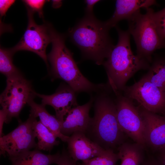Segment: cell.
I'll return each mask as SVG.
<instances>
[{
    "mask_svg": "<svg viewBox=\"0 0 165 165\" xmlns=\"http://www.w3.org/2000/svg\"><path fill=\"white\" fill-rule=\"evenodd\" d=\"M96 93L93 96L94 115L85 134L105 150L115 152L127 136L118 123L115 95L107 83Z\"/></svg>",
    "mask_w": 165,
    "mask_h": 165,
    "instance_id": "1",
    "label": "cell"
},
{
    "mask_svg": "<svg viewBox=\"0 0 165 165\" xmlns=\"http://www.w3.org/2000/svg\"><path fill=\"white\" fill-rule=\"evenodd\" d=\"M110 29L95 17L85 16L69 29L71 41L80 50L82 57L102 65L114 45L109 34Z\"/></svg>",
    "mask_w": 165,
    "mask_h": 165,
    "instance_id": "2",
    "label": "cell"
},
{
    "mask_svg": "<svg viewBox=\"0 0 165 165\" xmlns=\"http://www.w3.org/2000/svg\"><path fill=\"white\" fill-rule=\"evenodd\" d=\"M115 27L118 35L117 43L102 65L106 72L108 83L112 90L122 92L131 77L139 70H148L151 64L134 54L128 30H123L117 25Z\"/></svg>",
    "mask_w": 165,
    "mask_h": 165,
    "instance_id": "3",
    "label": "cell"
},
{
    "mask_svg": "<svg viewBox=\"0 0 165 165\" xmlns=\"http://www.w3.org/2000/svg\"><path fill=\"white\" fill-rule=\"evenodd\" d=\"M50 27L52 48L47 58L54 78L64 81L76 93H91L100 90L104 84H94L82 75L74 59L73 53L66 46V35L58 32L51 24Z\"/></svg>",
    "mask_w": 165,
    "mask_h": 165,
    "instance_id": "4",
    "label": "cell"
},
{
    "mask_svg": "<svg viewBox=\"0 0 165 165\" xmlns=\"http://www.w3.org/2000/svg\"><path fill=\"white\" fill-rule=\"evenodd\" d=\"M146 9L145 13L141 14L139 10L127 20L128 30L136 44L137 55L151 64L154 52L165 48V40L160 38L156 31L153 10L150 8Z\"/></svg>",
    "mask_w": 165,
    "mask_h": 165,
    "instance_id": "5",
    "label": "cell"
},
{
    "mask_svg": "<svg viewBox=\"0 0 165 165\" xmlns=\"http://www.w3.org/2000/svg\"><path fill=\"white\" fill-rule=\"evenodd\" d=\"M119 125L125 134L135 143L146 146L144 122L139 108L134 101L125 96L122 92L113 91Z\"/></svg>",
    "mask_w": 165,
    "mask_h": 165,
    "instance_id": "6",
    "label": "cell"
},
{
    "mask_svg": "<svg viewBox=\"0 0 165 165\" xmlns=\"http://www.w3.org/2000/svg\"><path fill=\"white\" fill-rule=\"evenodd\" d=\"M30 82L22 75L7 78L6 86L0 96L2 110L6 116L5 123L17 117L26 104L35 96Z\"/></svg>",
    "mask_w": 165,
    "mask_h": 165,
    "instance_id": "7",
    "label": "cell"
},
{
    "mask_svg": "<svg viewBox=\"0 0 165 165\" xmlns=\"http://www.w3.org/2000/svg\"><path fill=\"white\" fill-rule=\"evenodd\" d=\"M36 118L30 114L25 121H19L15 129L0 137L1 155H6L10 160L36 148L37 143L33 125Z\"/></svg>",
    "mask_w": 165,
    "mask_h": 165,
    "instance_id": "8",
    "label": "cell"
},
{
    "mask_svg": "<svg viewBox=\"0 0 165 165\" xmlns=\"http://www.w3.org/2000/svg\"><path fill=\"white\" fill-rule=\"evenodd\" d=\"M28 23L25 32L19 42L11 49L14 53L20 50L33 52L37 54L49 66L46 48L51 42L50 28L51 24L45 23L37 24L35 21L33 15L35 13L27 7Z\"/></svg>",
    "mask_w": 165,
    "mask_h": 165,
    "instance_id": "9",
    "label": "cell"
},
{
    "mask_svg": "<svg viewBox=\"0 0 165 165\" xmlns=\"http://www.w3.org/2000/svg\"><path fill=\"white\" fill-rule=\"evenodd\" d=\"M122 92L127 97L137 102L144 109L157 114H164L165 92L144 75L132 85L126 86Z\"/></svg>",
    "mask_w": 165,
    "mask_h": 165,
    "instance_id": "10",
    "label": "cell"
},
{
    "mask_svg": "<svg viewBox=\"0 0 165 165\" xmlns=\"http://www.w3.org/2000/svg\"><path fill=\"white\" fill-rule=\"evenodd\" d=\"M76 93L69 85L62 84L56 92L50 95L34 94L42 99V104L52 106L54 109L56 116L61 122L64 116L72 108L78 105L76 100Z\"/></svg>",
    "mask_w": 165,
    "mask_h": 165,
    "instance_id": "11",
    "label": "cell"
},
{
    "mask_svg": "<svg viewBox=\"0 0 165 165\" xmlns=\"http://www.w3.org/2000/svg\"><path fill=\"white\" fill-rule=\"evenodd\" d=\"M139 108L145 123L146 146L156 151L165 147V117Z\"/></svg>",
    "mask_w": 165,
    "mask_h": 165,
    "instance_id": "12",
    "label": "cell"
},
{
    "mask_svg": "<svg viewBox=\"0 0 165 165\" xmlns=\"http://www.w3.org/2000/svg\"><path fill=\"white\" fill-rule=\"evenodd\" d=\"M93 101L92 96L87 103L72 108L66 114L61 122V131L62 134L69 137L77 131L85 134L91 120L89 113Z\"/></svg>",
    "mask_w": 165,
    "mask_h": 165,
    "instance_id": "13",
    "label": "cell"
},
{
    "mask_svg": "<svg viewBox=\"0 0 165 165\" xmlns=\"http://www.w3.org/2000/svg\"><path fill=\"white\" fill-rule=\"evenodd\" d=\"M67 142L70 156L76 161L90 159L103 154L107 151L80 131L74 133L69 136Z\"/></svg>",
    "mask_w": 165,
    "mask_h": 165,
    "instance_id": "14",
    "label": "cell"
},
{
    "mask_svg": "<svg viewBox=\"0 0 165 165\" xmlns=\"http://www.w3.org/2000/svg\"><path fill=\"white\" fill-rule=\"evenodd\" d=\"M157 3L154 0H117L116 1V9L112 16L104 22L110 29L115 27L118 22L123 20H127L140 9H145Z\"/></svg>",
    "mask_w": 165,
    "mask_h": 165,
    "instance_id": "15",
    "label": "cell"
},
{
    "mask_svg": "<svg viewBox=\"0 0 165 165\" xmlns=\"http://www.w3.org/2000/svg\"><path fill=\"white\" fill-rule=\"evenodd\" d=\"M34 98H31L28 103L30 107V114L35 118L39 117L40 121L57 138L63 141L67 142L69 137L62 134L61 131V122L56 116L50 114L46 110L45 106L39 104L34 101Z\"/></svg>",
    "mask_w": 165,
    "mask_h": 165,
    "instance_id": "16",
    "label": "cell"
},
{
    "mask_svg": "<svg viewBox=\"0 0 165 165\" xmlns=\"http://www.w3.org/2000/svg\"><path fill=\"white\" fill-rule=\"evenodd\" d=\"M144 149L136 143L122 144L117 149L120 165H141L145 159Z\"/></svg>",
    "mask_w": 165,
    "mask_h": 165,
    "instance_id": "17",
    "label": "cell"
},
{
    "mask_svg": "<svg viewBox=\"0 0 165 165\" xmlns=\"http://www.w3.org/2000/svg\"><path fill=\"white\" fill-rule=\"evenodd\" d=\"M33 128L38 139L36 149L50 152L54 146L59 144L57 137L40 120L38 121L36 119L34 120Z\"/></svg>",
    "mask_w": 165,
    "mask_h": 165,
    "instance_id": "18",
    "label": "cell"
},
{
    "mask_svg": "<svg viewBox=\"0 0 165 165\" xmlns=\"http://www.w3.org/2000/svg\"><path fill=\"white\" fill-rule=\"evenodd\" d=\"M144 76L165 92V55H156Z\"/></svg>",
    "mask_w": 165,
    "mask_h": 165,
    "instance_id": "19",
    "label": "cell"
},
{
    "mask_svg": "<svg viewBox=\"0 0 165 165\" xmlns=\"http://www.w3.org/2000/svg\"><path fill=\"white\" fill-rule=\"evenodd\" d=\"M14 53L11 49L0 47V72L7 78L22 75L13 63Z\"/></svg>",
    "mask_w": 165,
    "mask_h": 165,
    "instance_id": "20",
    "label": "cell"
},
{
    "mask_svg": "<svg viewBox=\"0 0 165 165\" xmlns=\"http://www.w3.org/2000/svg\"><path fill=\"white\" fill-rule=\"evenodd\" d=\"M119 160L118 154L112 150H108L103 154L82 161L80 165H116Z\"/></svg>",
    "mask_w": 165,
    "mask_h": 165,
    "instance_id": "21",
    "label": "cell"
},
{
    "mask_svg": "<svg viewBox=\"0 0 165 165\" xmlns=\"http://www.w3.org/2000/svg\"><path fill=\"white\" fill-rule=\"evenodd\" d=\"M10 160L12 165H38V156L35 150H30Z\"/></svg>",
    "mask_w": 165,
    "mask_h": 165,
    "instance_id": "22",
    "label": "cell"
},
{
    "mask_svg": "<svg viewBox=\"0 0 165 165\" xmlns=\"http://www.w3.org/2000/svg\"><path fill=\"white\" fill-rule=\"evenodd\" d=\"M153 18L159 35L165 40V7L160 10L154 12Z\"/></svg>",
    "mask_w": 165,
    "mask_h": 165,
    "instance_id": "23",
    "label": "cell"
},
{
    "mask_svg": "<svg viewBox=\"0 0 165 165\" xmlns=\"http://www.w3.org/2000/svg\"><path fill=\"white\" fill-rule=\"evenodd\" d=\"M27 7L34 12H37L41 18H43V8L47 1L45 0H25L23 1Z\"/></svg>",
    "mask_w": 165,
    "mask_h": 165,
    "instance_id": "24",
    "label": "cell"
},
{
    "mask_svg": "<svg viewBox=\"0 0 165 165\" xmlns=\"http://www.w3.org/2000/svg\"><path fill=\"white\" fill-rule=\"evenodd\" d=\"M58 165H80L77 161L72 159L70 156L68 152L64 149L61 153V156Z\"/></svg>",
    "mask_w": 165,
    "mask_h": 165,
    "instance_id": "25",
    "label": "cell"
},
{
    "mask_svg": "<svg viewBox=\"0 0 165 165\" xmlns=\"http://www.w3.org/2000/svg\"><path fill=\"white\" fill-rule=\"evenodd\" d=\"M15 0H0V14L1 17L6 15L9 8L15 2Z\"/></svg>",
    "mask_w": 165,
    "mask_h": 165,
    "instance_id": "26",
    "label": "cell"
},
{
    "mask_svg": "<svg viewBox=\"0 0 165 165\" xmlns=\"http://www.w3.org/2000/svg\"><path fill=\"white\" fill-rule=\"evenodd\" d=\"M99 0H86L85 2L86 4L85 9V15H93V8L94 5L98 2Z\"/></svg>",
    "mask_w": 165,
    "mask_h": 165,
    "instance_id": "27",
    "label": "cell"
},
{
    "mask_svg": "<svg viewBox=\"0 0 165 165\" xmlns=\"http://www.w3.org/2000/svg\"><path fill=\"white\" fill-rule=\"evenodd\" d=\"M155 157H152L158 165H165V147L158 151Z\"/></svg>",
    "mask_w": 165,
    "mask_h": 165,
    "instance_id": "28",
    "label": "cell"
},
{
    "mask_svg": "<svg viewBox=\"0 0 165 165\" xmlns=\"http://www.w3.org/2000/svg\"><path fill=\"white\" fill-rule=\"evenodd\" d=\"M6 118L4 113L2 110H0V136L1 137L3 136L2 128L4 123L6 121Z\"/></svg>",
    "mask_w": 165,
    "mask_h": 165,
    "instance_id": "29",
    "label": "cell"
},
{
    "mask_svg": "<svg viewBox=\"0 0 165 165\" xmlns=\"http://www.w3.org/2000/svg\"><path fill=\"white\" fill-rule=\"evenodd\" d=\"M141 165H158L152 157H150L147 159H145Z\"/></svg>",
    "mask_w": 165,
    "mask_h": 165,
    "instance_id": "30",
    "label": "cell"
},
{
    "mask_svg": "<svg viewBox=\"0 0 165 165\" xmlns=\"http://www.w3.org/2000/svg\"><path fill=\"white\" fill-rule=\"evenodd\" d=\"M52 6L55 9H57L60 7L62 4L61 0H52Z\"/></svg>",
    "mask_w": 165,
    "mask_h": 165,
    "instance_id": "31",
    "label": "cell"
},
{
    "mask_svg": "<svg viewBox=\"0 0 165 165\" xmlns=\"http://www.w3.org/2000/svg\"><path fill=\"white\" fill-rule=\"evenodd\" d=\"M163 115H164V116L165 117V113H164V114Z\"/></svg>",
    "mask_w": 165,
    "mask_h": 165,
    "instance_id": "32",
    "label": "cell"
}]
</instances>
